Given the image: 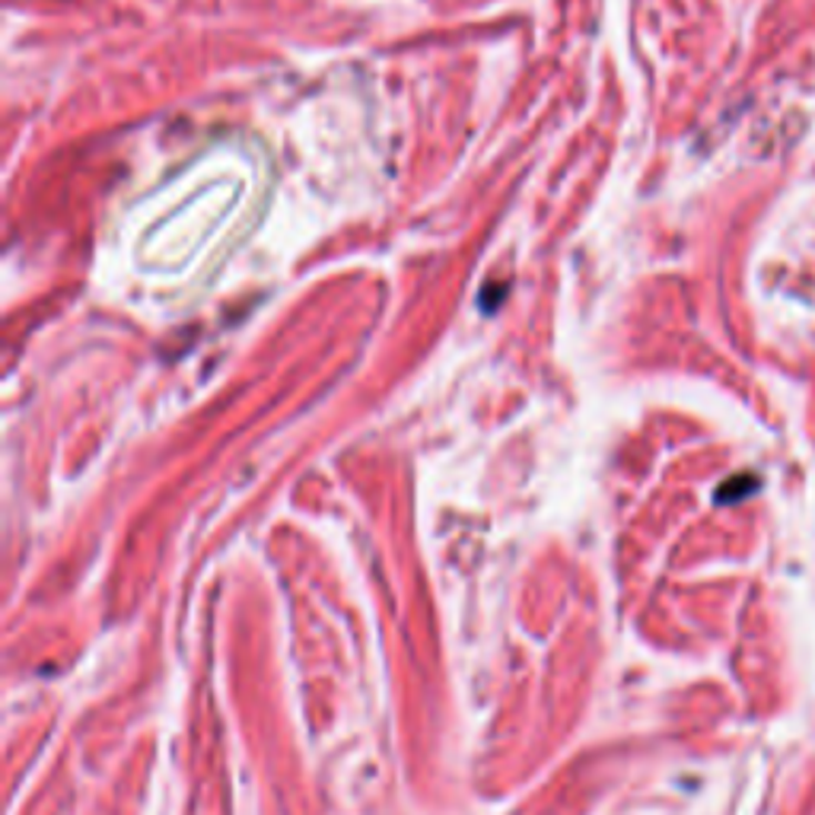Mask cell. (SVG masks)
I'll list each match as a JSON object with an SVG mask.
<instances>
[{"label":"cell","mask_w":815,"mask_h":815,"mask_svg":"<svg viewBox=\"0 0 815 815\" xmlns=\"http://www.w3.org/2000/svg\"><path fill=\"white\" fill-rule=\"evenodd\" d=\"M755 488H758V481H755V478H748V475H742V478L730 481V485L720 491V500H740V497H745L748 491H755Z\"/></svg>","instance_id":"6da1fadb"}]
</instances>
